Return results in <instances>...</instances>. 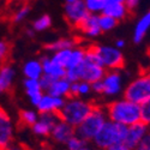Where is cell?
I'll list each match as a JSON object with an SVG mask.
<instances>
[{"label":"cell","mask_w":150,"mask_h":150,"mask_svg":"<svg viewBox=\"0 0 150 150\" xmlns=\"http://www.w3.org/2000/svg\"><path fill=\"white\" fill-rule=\"evenodd\" d=\"M110 121L130 126L139 120V105L133 103L129 100H121L110 103L107 108Z\"/></svg>","instance_id":"cell-1"},{"label":"cell","mask_w":150,"mask_h":150,"mask_svg":"<svg viewBox=\"0 0 150 150\" xmlns=\"http://www.w3.org/2000/svg\"><path fill=\"white\" fill-rule=\"evenodd\" d=\"M94 106L89 102H84L77 98H72L69 102L64 103L62 108L57 112L60 121H64L72 127H77L78 125L88 117L93 110Z\"/></svg>","instance_id":"cell-2"},{"label":"cell","mask_w":150,"mask_h":150,"mask_svg":"<svg viewBox=\"0 0 150 150\" xmlns=\"http://www.w3.org/2000/svg\"><path fill=\"white\" fill-rule=\"evenodd\" d=\"M126 132H127V126L109 120L103 122L101 129L97 131L93 139L100 149L106 150L113 144L122 143L125 137H126Z\"/></svg>","instance_id":"cell-3"},{"label":"cell","mask_w":150,"mask_h":150,"mask_svg":"<svg viewBox=\"0 0 150 150\" xmlns=\"http://www.w3.org/2000/svg\"><path fill=\"white\" fill-rule=\"evenodd\" d=\"M105 121L106 120H105L103 110L97 106H94L93 110L88 114V117L74 130V133L77 134V137H79V138H82L84 141L93 139L95 134L97 133V131L101 129Z\"/></svg>","instance_id":"cell-4"},{"label":"cell","mask_w":150,"mask_h":150,"mask_svg":"<svg viewBox=\"0 0 150 150\" xmlns=\"http://www.w3.org/2000/svg\"><path fill=\"white\" fill-rule=\"evenodd\" d=\"M125 100L142 105L150 101V77L149 74H142L134 79L125 90Z\"/></svg>","instance_id":"cell-5"},{"label":"cell","mask_w":150,"mask_h":150,"mask_svg":"<svg viewBox=\"0 0 150 150\" xmlns=\"http://www.w3.org/2000/svg\"><path fill=\"white\" fill-rule=\"evenodd\" d=\"M95 54L97 55L102 67L110 70H119L124 67V57L119 49L113 47H102V46H91Z\"/></svg>","instance_id":"cell-6"},{"label":"cell","mask_w":150,"mask_h":150,"mask_svg":"<svg viewBox=\"0 0 150 150\" xmlns=\"http://www.w3.org/2000/svg\"><path fill=\"white\" fill-rule=\"evenodd\" d=\"M79 73H81V79L83 82L94 83L96 81H101L103 78L105 69L84 58V60L79 64Z\"/></svg>","instance_id":"cell-7"},{"label":"cell","mask_w":150,"mask_h":150,"mask_svg":"<svg viewBox=\"0 0 150 150\" xmlns=\"http://www.w3.org/2000/svg\"><path fill=\"white\" fill-rule=\"evenodd\" d=\"M58 121H60V119L57 112H43L40 115L39 121L33 125V131L35 134L39 136H48L51 134L52 129Z\"/></svg>","instance_id":"cell-8"},{"label":"cell","mask_w":150,"mask_h":150,"mask_svg":"<svg viewBox=\"0 0 150 150\" xmlns=\"http://www.w3.org/2000/svg\"><path fill=\"white\" fill-rule=\"evenodd\" d=\"M89 13L90 12H88L84 5V1H82V0H78V1L74 3H67L65 7L66 21L73 27H77Z\"/></svg>","instance_id":"cell-9"},{"label":"cell","mask_w":150,"mask_h":150,"mask_svg":"<svg viewBox=\"0 0 150 150\" xmlns=\"http://www.w3.org/2000/svg\"><path fill=\"white\" fill-rule=\"evenodd\" d=\"M145 134H148V125H145L142 121H138L133 125L127 126L126 137H125L122 143L130 149H134L138 145V143L143 139V137Z\"/></svg>","instance_id":"cell-10"},{"label":"cell","mask_w":150,"mask_h":150,"mask_svg":"<svg viewBox=\"0 0 150 150\" xmlns=\"http://www.w3.org/2000/svg\"><path fill=\"white\" fill-rule=\"evenodd\" d=\"M13 129H12L11 119L6 112L0 107V148H6L12 142Z\"/></svg>","instance_id":"cell-11"},{"label":"cell","mask_w":150,"mask_h":150,"mask_svg":"<svg viewBox=\"0 0 150 150\" xmlns=\"http://www.w3.org/2000/svg\"><path fill=\"white\" fill-rule=\"evenodd\" d=\"M51 134L55 142L66 143L74 134V127H72L71 125H69L64 121H58L54 125V127L52 129Z\"/></svg>","instance_id":"cell-12"},{"label":"cell","mask_w":150,"mask_h":150,"mask_svg":"<svg viewBox=\"0 0 150 150\" xmlns=\"http://www.w3.org/2000/svg\"><path fill=\"white\" fill-rule=\"evenodd\" d=\"M102 83H103V93L106 95H115L120 91L121 78L120 74L115 71L106 73L102 78Z\"/></svg>","instance_id":"cell-13"},{"label":"cell","mask_w":150,"mask_h":150,"mask_svg":"<svg viewBox=\"0 0 150 150\" xmlns=\"http://www.w3.org/2000/svg\"><path fill=\"white\" fill-rule=\"evenodd\" d=\"M65 101L61 97H54L51 95H42L37 107L41 113L43 112H58L62 108Z\"/></svg>","instance_id":"cell-14"},{"label":"cell","mask_w":150,"mask_h":150,"mask_svg":"<svg viewBox=\"0 0 150 150\" xmlns=\"http://www.w3.org/2000/svg\"><path fill=\"white\" fill-rule=\"evenodd\" d=\"M41 66H42V72L45 74H48L55 79H60V78H65V73H66V69L62 67L55 62H53L51 59L48 58H42L41 60Z\"/></svg>","instance_id":"cell-15"},{"label":"cell","mask_w":150,"mask_h":150,"mask_svg":"<svg viewBox=\"0 0 150 150\" xmlns=\"http://www.w3.org/2000/svg\"><path fill=\"white\" fill-rule=\"evenodd\" d=\"M76 28L82 30L85 35L93 36V37L97 36L100 33H101V30L98 28V24H97V16H94L91 13H89L86 16Z\"/></svg>","instance_id":"cell-16"},{"label":"cell","mask_w":150,"mask_h":150,"mask_svg":"<svg viewBox=\"0 0 150 150\" xmlns=\"http://www.w3.org/2000/svg\"><path fill=\"white\" fill-rule=\"evenodd\" d=\"M24 86H25L27 94L29 95L31 103L37 106L40 102V100L42 97V89L40 86L39 79H31V78H27L24 81Z\"/></svg>","instance_id":"cell-17"},{"label":"cell","mask_w":150,"mask_h":150,"mask_svg":"<svg viewBox=\"0 0 150 150\" xmlns=\"http://www.w3.org/2000/svg\"><path fill=\"white\" fill-rule=\"evenodd\" d=\"M13 77H15V71L11 65L5 64L0 67V93L10 90Z\"/></svg>","instance_id":"cell-18"},{"label":"cell","mask_w":150,"mask_h":150,"mask_svg":"<svg viewBox=\"0 0 150 150\" xmlns=\"http://www.w3.org/2000/svg\"><path fill=\"white\" fill-rule=\"evenodd\" d=\"M71 82H69L66 78H60L52 83V85L47 89L48 95L54 96V97H61L64 95H69Z\"/></svg>","instance_id":"cell-19"},{"label":"cell","mask_w":150,"mask_h":150,"mask_svg":"<svg viewBox=\"0 0 150 150\" xmlns=\"http://www.w3.org/2000/svg\"><path fill=\"white\" fill-rule=\"evenodd\" d=\"M102 12V15L109 16L115 21H121L127 15V10L124 4H106Z\"/></svg>","instance_id":"cell-20"},{"label":"cell","mask_w":150,"mask_h":150,"mask_svg":"<svg viewBox=\"0 0 150 150\" xmlns=\"http://www.w3.org/2000/svg\"><path fill=\"white\" fill-rule=\"evenodd\" d=\"M149 25H150V13L148 12V13H145L142 17V19L137 23V25H136L134 34H133V41L136 43H139L144 39V36L149 29Z\"/></svg>","instance_id":"cell-21"},{"label":"cell","mask_w":150,"mask_h":150,"mask_svg":"<svg viewBox=\"0 0 150 150\" xmlns=\"http://www.w3.org/2000/svg\"><path fill=\"white\" fill-rule=\"evenodd\" d=\"M42 66L39 61L36 60H31L29 62H27L25 66H24V74L31 79H39L42 76Z\"/></svg>","instance_id":"cell-22"},{"label":"cell","mask_w":150,"mask_h":150,"mask_svg":"<svg viewBox=\"0 0 150 150\" xmlns=\"http://www.w3.org/2000/svg\"><path fill=\"white\" fill-rule=\"evenodd\" d=\"M74 45H76V41L74 40H67V39H60L55 42L48 43L46 45V49H49V51H61V49H71Z\"/></svg>","instance_id":"cell-23"},{"label":"cell","mask_w":150,"mask_h":150,"mask_svg":"<svg viewBox=\"0 0 150 150\" xmlns=\"http://www.w3.org/2000/svg\"><path fill=\"white\" fill-rule=\"evenodd\" d=\"M84 57H85V49H83V48H76L74 51H71L66 69L74 67V66L79 65L81 62L84 60Z\"/></svg>","instance_id":"cell-24"},{"label":"cell","mask_w":150,"mask_h":150,"mask_svg":"<svg viewBox=\"0 0 150 150\" xmlns=\"http://www.w3.org/2000/svg\"><path fill=\"white\" fill-rule=\"evenodd\" d=\"M117 23H118V21H115L114 18H112L109 16H106V15L97 17V24H98V28L101 31H107V30L113 29L117 25Z\"/></svg>","instance_id":"cell-25"},{"label":"cell","mask_w":150,"mask_h":150,"mask_svg":"<svg viewBox=\"0 0 150 150\" xmlns=\"http://www.w3.org/2000/svg\"><path fill=\"white\" fill-rule=\"evenodd\" d=\"M70 53H71V49H61V51L55 52L54 57L51 60L53 62H55V64H58V65L66 69L67 61H69V58H70Z\"/></svg>","instance_id":"cell-26"},{"label":"cell","mask_w":150,"mask_h":150,"mask_svg":"<svg viewBox=\"0 0 150 150\" xmlns=\"http://www.w3.org/2000/svg\"><path fill=\"white\" fill-rule=\"evenodd\" d=\"M19 119H21L22 124L28 125V126H33V125L37 121V115L33 110H21Z\"/></svg>","instance_id":"cell-27"},{"label":"cell","mask_w":150,"mask_h":150,"mask_svg":"<svg viewBox=\"0 0 150 150\" xmlns=\"http://www.w3.org/2000/svg\"><path fill=\"white\" fill-rule=\"evenodd\" d=\"M84 5L88 12H98L103 10L106 5V0H85Z\"/></svg>","instance_id":"cell-28"},{"label":"cell","mask_w":150,"mask_h":150,"mask_svg":"<svg viewBox=\"0 0 150 150\" xmlns=\"http://www.w3.org/2000/svg\"><path fill=\"white\" fill-rule=\"evenodd\" d=\"M29 11H30V7L28 5H23L21 7H18L15 12H13V15L11 16V22L12 23H18L21 22L22 19H24L27 17V15L29 13Z\"/></svg>","instance_id":"cell-29"},{"label":"cell","mask_w":150,"mask_h":150,"mask_svg":"<svg viewBox=\"0 0 150 150\" xmlns=\"http://www.w3.org/2000/svg\"><path fill=\"white\" fill-rule=\"evenodd\" d=\"M51 23H52L51 17L48 15H45L34 22V30L35 31H42V30L47 29L48 27H51Z\"/></svg>","instance_id":"cell-30"},{"label":"cell","mask_w":150,"mask_h":150,"mask_svg":"<svg viewBox=\"0 0 150 150\" xmlns=\"http://www.w3.org/2000/svg\"><path fill=\"white\" fill-rule=\"evenodd\" d=\"M139 120L145 125L150 122V101L139 105Z\"/></svg>","instance_id":"cell-31"},{"label":"cell","mask_w":150,"mask_h":150,"mask_svg":"<svg viewBox=\"0 0 150 150\" xmlns=\"http://www.w3.org/2000/svg\"><path fill=\"white\" fill-rule=\"evenodd\" d=\"M69 150H82L84 146H86V141L79 138V137L72 136L71 138L66 142Z\"/></svg>","instance_id":"cell-32"},{"label":"cell","mask_w":150,"mask_h":150,"mask_svg":"<svg viewBox=\"0 0 150 150\" xmlns=\"http://www.w3.org/2000/svg\"><path fill=\"white\" fill-rule=\"evenodd\" d=\"M54 81H57V79L51 77V76H48V74H42V76L39 78V83H40L41 89H46V90L52 85V83Z\"/></svg>","instance_id":"cell-33"},{"label":"cell","mask_w":150,"mask_h":150,"mask_svg":"<svg viewBox=\"0 0 150 150\" xmlns=\"http://www.w3.org/2000/svg\"><path fill=\"white\" fill-rule=\"evenodd\" d=\"M10 45L7 41H0V60H5L10 54Z\"/></svg>","instance_id":"cell-34"},{"label":"cell","mask_w":150,"mask_h":150,"mask_svg":"<svg viewBox=\"0 0 150 150\" xmlns=\"http://www.w3.org/2000/svg\"><path fill=\"white\" fill-rule=\"evenodd\" d=\"M134 150H150V136L145 134L143 139L138 143V145L134 148Z\"/></svg>","instance_id":"cell-35"},{"label":"cell","mask_w":150,"mask_h":150,"mask_svg":"<svg viewBox=\"0 0 150 150\" xmlns=\"http://www.w3.org/2000/svg\"><path fill=\"white\" fill-rule=\"evenodd\" d=\"M90 91V85L86 82L78 83V95H85Z\"/></svg>","instance_id":"cell-36"},{"label":"cell","mask_w":150,"mask_h":150,"mask_svg":"<svg viewBox=\"0 0 150 150\" xmlns=\"http://www.w3.org/2000/svg\"><path fill=\"white\" fill-rule=\"evenodd\" d=\"M124 3H125V7H126L127 12H132L137 7V5H138L139 0H125Z\"/></svg>","instance_id":"cell-37"},{"label":"cell","mask_w":150,"mask_h":150,"mask_svg":"<svg viewBox=\"0 0 150 150\" xmlns=\"http://www.w3.org/2000/svg\"><path fill=\"white\" fill-rule=\"evenodd\" d=\"M91 88L96 93H103V83H102V79L101 81H96L94 83H91Z\"/></svg>","instance_id":"cell-38"},{"label":"cell","mask_w":150,"mask_h":150,"mask_svg":"<svg viewBox=\"0 0 150 150\" xmlns=\"http://www.w3.org/2000/svg\"><path fill=\"white\" fill-rule=\"evenodd\" d=\"M106 150H132V149H130L129 146H126L124 143H117V144L110 145V146L107 148Z\"/></svg>","instance_id":"cell-39"},{"label":"cell","mask_w":150,"mask_h":150,"mask_svg":"<svg viewBox=\"0 0 150 150\" xmlns=\"http://www.w3.org/2000/svg\"><path fill=\"white\" fill-rule=\"evenodd\" d=\"M125 0H106V4H124Z\"/></svg>","instance_id":"cell-40"},{"label":"cell","mask_w":150,"mask_h":150,"mask_svg":"<svg viewBox=\"0 0 150 150\" xmlns=\"http://www.w3.org/2000/svg\"><path fill=\"white\" fill-rule=\"evenodd\" d=\"M115 46H117V48H122L125 46V41L124 40H118L117 43H115Z\"/></svg>","instance_id":"cell-41"},{"label":"cell","mask_w":150,"mask_h":150,"mask_svg":"<svg viewBox=\"0 0 150 150\" xmlns=\"http://www.w3.org/2000/svg\"><path fill=\"white\" fill-rule=\"evenodd\" d=\"M0 150H16V149H12V148L6 146V148H0Z\"/></svg>","instance_id":"cell-42"},{"label":"cell","mask_w":150,"mask_h":150,"mask_svg":"<svg viewBox=\"0 0 150 150\" xmlns=\"http://www.w3.org/2000/svg\"><path fill=\"white\" fill-rule=\"evenodd\" d=\"M74 1H78V0H67V3H74Z\"/></svg>","instance_id":"cell-43"},{"label":"cell","mask_w":150,"mask_h":150,"mask_svg":"<svg viewBox=\"0 0 150 150\" xmlns=\"http://www.w3.org/2000/svg\"><path fill=\"white\" fill-rule=\"evenodd\" d=\"M82 150H90V149H89V148H88V146H84V148H83V149H82Z\"/></svg>","instance_id":"cell-44"},{"label":"cell","mask_w":150,"mask_h":150,"mask_svg":"<svg viewBox=\"0 0 150 150\" xmlns=\"http://www.w3.org/2000/svg\"><path fill=\"white\" fill-rule=\"evenodd\" d=\"M40 150H49V149H48V148H41Z\"/></svg>","instance_id":"cell-45"}]
</instances>
